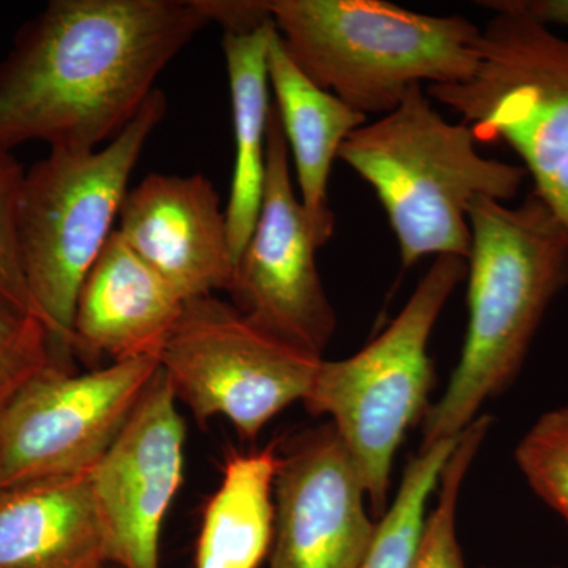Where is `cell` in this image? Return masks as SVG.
I'll return each instance as SVG.
<instances>
[{
  "instance_id": "9a60e30c",
  "label": "cell",
  "mask_w": 568,
  "mask_h": 568,
  "mask_svg": "<svg viewBox=\"0 0 568 568\" xmlns=\"http://www.w3.org/2000/svg\"><path fill=\"white\" fill-rule=\"evenodd\" d=\"M111 567L92 469L0 488V568Z\"/></svg>"
},
{
  "instance_id": "9c48e42d",
  "label": "cell",
  "mask_w": 568,
  "mask_h": 568,
  "mask_svg": "<svg viewBox=\"0 0 568 568\" xmlns=\"http://www.w3.org/2000/svg\"><path fill=\"white\" fill-rule=\"evenodd\" d=\"M160 369L159 358L73 375L51 364L0 414V488L92 469Z\"/></svg>"
},
{
  "instance_id": "7a4b0ae2",
  "label": "cell",
  "mask_w": 568,
  "mask_h": 568,
  "mask_svg": "<svg viewBox=\"0 0 568 568\" xmlns=\"http://www.w3.org/2000/svg\"><path fill=\"white\" fill-rule=\"evenodd\" d=\"M467 331L457 368L422 422L428 448L454 439L517 379L538 327L568 286V227L536 193L469 207Z\"/></svg>"
},
{
  "instance_id": "277c9868",
  "label": "cell",
  "mask_w": 568,
  "mask_h": 568,
  "mask_svg": "<svg viewBox=\"0 0 568 568\" xmlns=\"http://www.w3.org/2000/svg\"><path fill=\"white\" fill-rule=\"evenodd\" d=\"M298 69L362 114L394 111L414 85L473 77L481 29L384 0H267Z\"/></svg>"
},
{
  "instance_id": "8fae6325",
  "label": "cell",
  "mask_w": 568,
  "mask_h": 568,
  "mask_svg": "<svg viewBox=\"0 0 568 568\" xmlns=\"http://www.w3.org/2000/svg\"><path fill=\"white\" fill-rule=\"evenodd\" d=\"M361 470L335 426L305 429L280 450L271 568H362L376 525Z\"/></svg>"
},
{
  "instance_id": "ba28073f",
  "label": "cell",
  "mask_w": 568,
  "mask_h": 568,
  "mask_svg": "<svg viewBox=\"0 0 568 568\" xmlns=\"http://www.w3.org/2000/svg\"><path fill=\"white\" fill-rule=\"evenodd\" d=\"M194 418L224 417L244 440L310 394L323 357L272 334L213 295L192 298L159 355Z\"/></svg>"
},
{
  "instance_id": "7c38bea8",
  "label": "cell",
  "mask_w": 568,
  "mask_h": 568,
  "mask_svg": "<svg viewBox=\"0 0 568 568\" xmlns=\"http://www.w3.org/2000/svg\"><path fill=\"white\" fill-rule=\"evenodd\" d=\"M185 424L162 368L92 467L115 568H160V540L183 480Z\"/></svg>"
},
{
  "instance_id": "7402d4cb",
  "label": "cell",
  "mask_w": 568,
  "mask_h": 568,
  "mask_svg": "<svg viewBox=\"0 0 568 568\" xmlns=\"http://www.w3.org/2000/svg\"><path fill=\"white\" fill-rule=\"evenodd\" d=\"M51 364L61 362L44 324L31 313L0 301V414Z\"/></svg>"
},
{
  "instance_id": "d6986e66",
  "label": "cell",
  "mask_w": 568,
  "mask_h": 568,
  "mask_svg": "<svg viewBox=\"0 0 568 568\" xmlns=\"http://www.w3.org/2000/svg\"><path fill=\"white\" fill-rule=\"evenodd\" d=\"M458 439L418 448L416 457L406 466L394 503L376 525L375 538L362 568H409L424 529L426 504L439 485Z\"/></svg>"
},
{
  "instance_id": "44dd1931",
  "label": "cell",
  "mask_w": 568,
  "mask_h": 568,
  "mask_svg": "<svg viewBox=\"0 0 568 568\" xmlns=\"http://www.w3.org/2000/svg\"><path fill=\"white\" fill-rule=\"evenodd\" d=\"M515 462L530 489L568 526V406L538 417L519 440Z\"/></svg>"
},
{
  "instance_id": "e0dca14e",
  "label": "cell",
  "mask_w": 568,
  "mask_h": 568,
  "mask_svg": "<svg viewBox=\"0 0 568 568\" xmlns=\"http://www.w3.org/2000/svg\"><path fill=\"white\" fill-rule=\"evenodd\" d=\"M274 20L248 31H224L223 51L233 103L235 162L230 201L224 209L234 263L252 237L263 203L267 160L268 41Z\"/></svg>"
},
{
  "instance_id": "3957f363",
  "label": "cell",
  "mask_w": 568,
  "mask_h": 568,
  "mask_svg": "<svg viewBox=\"0 0 568 568\" xmlns=\"http://www.w3.org/2000/svg\"><path fill=\"white\" fill-rule=\"evenodd\" d=\"M476 144L473 129L447 122L422 85L343 142L338 159L375 190L405 267L425 256L467 261L473 201L508 203L528 179L525 168L487 159Z\"/></svg>"
},
{
  "instance_id": "ffe728a7",
  "label": "cell",
  "mask_w": 568,
  "mask_h": 568,
  "mask_svg": "<svg viewBox=\"0 0 568 568\" xmlns=\"http://www.w3.org/2000/svg\"><path fill=\"white\" fill-rule=\"evenodd\" d=\"M491 424V417L478 416L459 436L444 467L436 506L425 518L409 568H466L457 532L459 493Z\"/></svg>"
},
{
  "instance_id": "2e32d148",
  "label": "cell",
  "mask_w": 568,
  "mask_h": 568,
  "mask_svg": "<svg viewBox=\"0 0 568 568\" xmlns=\"http://www.w3.org/2000/svg\"><path fill=\"white\" fill-rule=\"evenodd\" d=\"M268 82L287 149L293 155L301 203L312 219L335 230L328 181L343 142L366 123V115L324 91L298 69L276 28L268 41Z\"/></svg>"
},
{
  "instance_id": "cb8c5ba5",
  "label": "cell",
  "mask_w": 568,
  "mask_h": 568,
  "mask_svg": "<svg viewBox=\"0 0 568 568\" xmlns=\"http://www.w3.org/2000/svg\"><path fill=\"white\" fill-rule=\"evenodd\" d=\"M481 7L495 13H515L551 29L552 26L568 31V0H488Z\"/></svg>"
},
{
  "instance_id": "30bf717a",
  "label": "cell",
  "mask_w": 568,
  "mask_h": 568,
  "mask_svg": "<svg viewBox=\"0 0 568 568\" xmlns=\"http://www.w3.org/2000/svg\"><path fill=\"white\" fill-rule=\"evenodd\" d=\"M334 231L305 211L291 179L290 149L276 108L267 132L263 203L235 264L234 305L286 342L323 357L336 327L316 253Z\"/></svg>"
},
{
  "instance_id": "8992f818",
  "label": "cell",
  "mask_w": 568,
  "mask_h": 568,
  "mask_svg": "<svg viewBox=\"0 0 568 568\" xmlns=\"http://www.w3.org/2000/svg\"><path fill=\"white\" fill-rule=\"evenodd\" d=\"M467 261L439 256L386 331L343 361L321 362L304 399L313 416H328L361 470L373 514L387 510L396 452L424 422L435 369L428 355L433 328Z\"/></svg>"
},
{
  "instance_id": "d4e9b609",
  "label": "cell",
  "mask_w": 568,
  "mask_h": 568,
  "mask_svg": "<svg viewBox=\"0 0 568 568\" xmlns=\"http://www.w3.org/2000/svg\"><path fill=\"white\" fill-rule=\"evenodd\" d=\"M487 568H499V567H487ZM526 568H534V567H526ZM548 568H560V567H548Z\"/></svg>"
},
{
  "instance_id": "ac0fdd59",
  "label": "cell",
  "mask_w": 568,
  "mask_h": 568,
  "mask_svg": "<svg viewBox=\"0 0 568 568\" xmlns=\"http://www.w3.org/2000/svg\"><path fill=\"white\" fill-rule=\"evenodd\" d=\"M276 444L234 454L205 506L194 568H260L274 541Z\"/></svg>"
},
{
  "instance_id": "4fadbf2b",
  "label": "cell",
  "mask_w": 568,
  "mask_h": 568,
  "mask_svg": "<svg viewBox=\"0 0 568 568\" xmlns=\"http://www.w3.org/2000/svg\"><path fill=\"white\" fill-rule=\"evenodd\" d=\"M115 231L183 301L231 290L226 216L203 174L148 175L126 193Z\"/></svg>"
},
{
  "instance_id": "603a6c76",
  "label": "cell",
  "mask_w": 568,
  "mask_h": 568,
  "mask_svg": "<svg viewBox=\"0 0 568 568\" xmlns=\"http://www.w3.org/2000/svg\"><path fill=\"white\" fill-rule=\"evenodd\" d=\"M24 178L26 173L13 153L0 148V301L9 302L41 321L22 271L18 241V216Z\"/></svg>"
},
{
  "instance_id": "5bb4252c",
  "label": "cell",
  "mask_w": 568,
  "mask_h": 568,
  "mask_svg": "<svg viewBox=\"0 0 568 568\" xmlns=\"http://www.w3.org/2000/svg\"><path fill=\"white\" fill-rule=\"evenodd\" d=\"M185 301L114 230L74 306L71 349L112 362L159 358Z\"/></svg>"
},
{
  "instance_id": "6da1fadb",
  "label": "cell",
  "mask_w": 568,
  "mask_h": 568,
  "mask_svg": "<svg viewBox=\"0 0 568 568\" xmlns=\"http://www.w3.org/2000/svg\"><path fill=\"white\" fill-rule=\"evenodd\" d=\"M209 22L204 0H52L0 62V148L114 140Z\"/></svg>"
},
{
  "instance_id": "5b68a950",
  "label": "cell",
  "mask_w": 568,
  "mask_h": 568,
  "mask_svg": "<svg viewBox=\"0 0 568 568\" xmlns=\"http://www.w3.org/2000/svg\"><path fill=\"white\" fill-rule=\"evenodd\" d=\"M164 112L166 99L155 89L130 125L100 151L50 149L26 173L18 216L22 271L63 365L70 366L73 354L82 282L114 233L134 166Z\"/></svg>"
},
{
  "instance_id": "52a82bcc",
  "label": "cell",
  "mask_w": 568,
  "mask_h": 568,
  "mask_svg": "<svg viewBox=\"0 0 568 568\" xmlns=\"http://www.w3.org/2000/svg\"><path fill=\"white\" fill-rule=\"evenodd\" d=\"M429 99L455 112L477 141L506 142L534 193L568 227V39L515 13L481 29L473 77L433 84Z\"/></svg>"
}]
</instances>
